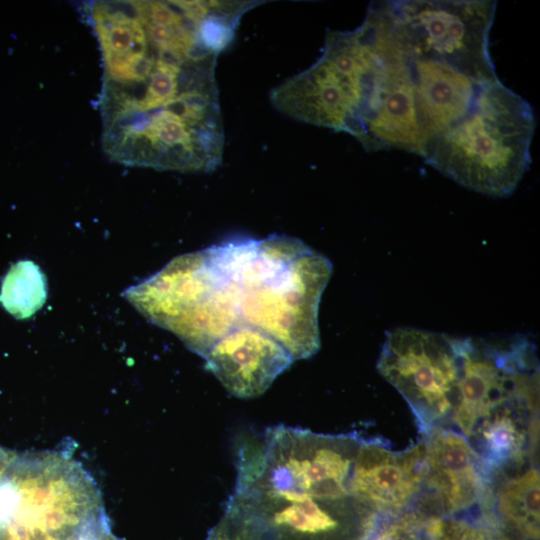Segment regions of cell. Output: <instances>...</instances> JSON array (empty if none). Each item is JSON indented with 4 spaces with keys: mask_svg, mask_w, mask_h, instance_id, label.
<instances>
[{
    "mask_svg": "<svg viewBox=\"0 0 540 540\" xmlns=\"http://www.w3.org/2000/svg\"><path fill=\"white\" fill-rule=\"evenodd\" d=\"M101 540H118L110 532L106 534Z\"/></svg>",
    "mask_w": 540,
    "mask_h": 540,
    "instance_id": "ffe728a7",
    "label": "cell"
},
{
    "mask_svg": "<svg viewBox=\"0 0 540 540\" xmlns=\"http://www.w3.org/2000/svg\"><path fill=\"white\" fill-rule=\"evenodd\" d=\"M47 296L44 274L33 261L15 263L5 275L0 303L15 318L25 319L40 309Z\"/></svg>",
    "mask_w": 540,
    "mask_h": 540,
    "instance_id": "2e32d148",
    "label": "cell"
},
{
    "mask_svg": "<svg viewBox=\"0 0 540 540\" xmlns=\"http://www.w3.org/2000/svg\"><path fill=\"white\" fill-rule=\"evenodd\" d=\"M203 358L224 388L243 399L263 394L294 361L278 341L245 324L219 338Z\"/></svg>",
    "mask_w": 540,
    "mask_h": 540,
    "instance_id": "4fadbf2b",
    "label": "cell"
},
{
    "mask_svg": "<svg viewBox=\"0 0 540 540\" xmlns=\"http://www.w3.org/2000/svg\"><path fill=\"white\" fill-rule=\"evenodd\" d=\"M423 454L421 442L394 451L381 439H361L355 458L350 493L381 515L406 511L421 491Z\"/></svg>",
    "mask_w": 540,
    "mask_h": 540,
    "instance_id": "7c38bea8",
    "label": "cell"
},
{
    "mask_svg": "<svg viewBox=\"0 0 540 540\" xmlns=\"http://www.w3.org/2000/svg\"><path fill=\"white\" fill-rule=\"evenodd\" d=\"M540 474L536 465L504 481L495 498V520L524 540H539Z\"/></svg>",
    "mask_w": 540,
    "mask_h": 540,
    "instance_id": "9a60e30c",
    "label": "cell"
},
{
    "mask_svg": "<svg viewBox=\"0 0 540 540\" xmlns=\"http://www.w3.org/2000/svg\"><path fill=\"white\" fill-rule=\"evenodd\" d=\"M539 403L507 402L485 417L468 439L491 478L536 452Z\"/></svg>",
    "mask_w": 540,
    "mask_h": 540,
    "instance_id": "5bb4252c",
    "label": "cell"
},
{
    "mask_svg": "<svg viewBox=\"0 0 540 540\" xmlns=\"http://www.w3.org/2000/svg\"><path fill=\"white\" fill-rule=\"evenodd\" d=\"M436 540H524L502 527L493 517L471 520L443 517Z\"/></svg>",
    "mask_w": 540,
    "mask_h": 540,
    "instance_id": "e0dca14e",
    "label": "cell"
},
{
    "mask_svg": "<svg viewBox=\"0 0 540 540\" xmlns=\"http://www.w3.org/2000/svg\"><path fill=\"white\" fill-rule=\"evenodd\" d=\"M496 1H377L363 27L379 46L410 61H435L499 80L489 52Z\"/></svg>",
    "mask_w": 540,
    "mask_h": 540,
    "instance_id": "277c9868",
    "label": "cell"
},
{
    "mask_svg": "<svg viewBox=\"0 0 540 540\" xmlns=\"http://www.w3.org/2000/svg\"><path fill=\"white\" fill-rule=\"evenodd\" d=\"M207 540H228L224 529L220 523H218L209 533Z\"/></svg>",
    "mask_w": 540,
    "mask_h": 540,
    "instance_id": "d6986e66",
    "label": "cell"
},
{
    "mask_svg": "<svg viewBox=\"0 0 540 540\" xmlns=\"http://www.w3.org/2000/svg\"><path fill=\"white\" fill-rule=\"evenodd\" d=\"M535 118L500 80L483 87L468 111L425 144L420 156L458 184L508 196L527 171Z\"/></svg>",
    "mask_w": 540,
    "mask_h": 540,
    "instance_id": "3957f363",
    "label": "cell"
},
{
    "mask_svg": "<svg viewBox=\"0 0 540 540\" xmlns=\"http://www.w3.org/2000/svg\"><path fill=\"white\" fill-rule=\"evenodd\" d=\"M238 289L242 324L278 341L294 360L320 348L318 309L331 262L297 238L271 235L216 244Z\"/></svg>",
    "mask_w": 540,
    "mask_h": 540,
    "instance_id": "7a4b0ae2",
    "label": "cell"
},
{
    "mask_svg": "<svg viewBox=\"0 0 540 540\" xmlns=\"http://www.w3.org/2000/svg\"><path fill=\"white\" fill-rule=\"evenodd\" d=\"M377 370L404 398L424 436L451 420L459 376V338L412 327L386 337Z\"/></svg>",
    "mask_w": 540,
    "mask_h": 540,
    "instance_id": "30bf717a",
    "label": "cell"
},
{
    "mask_svg": "<svg viewBox=\"0 0 540 540\" xmlns=\"http://www.w3.org/2000/svg\"><path fill=\"white\" fill-rule=\"evenodd\" d=\"M102 64V147L118 163L198 172L223 151L217 55L179 1H93Z\"/></svg>",
    "mask_w": 540,
    "mask_h": 540,
    "instance_id": "6da1fadb",
    "label": "cell"
},
{
    "mask_svg": "<svg viewBox=\"0 0 540 540\" xmlns=\"http://www.w3.org/2000/svg\"><path fill=\"white\" fill-rule=\"evenodd\" d=\"M511 401L539 403L535 345L522 335L459 338V376L451 416L469 439L479 423Z\"/></svg>",
    "mask_w": 540,
    "mask_h": 540,
    "instance_id": "9c48e42d",
    "label": "cell"
},
{
    "mask_svg": "<svg viewBox=\"0 0 540 540\" xmlns=\"http://www.w3.org/2000/svg\"><path fill=\"white\" fill-rule=\"evenodd\" d=\"M380 516L353 496L234 491L219 523L228 540H366Z\"/></svg>",
    "mask_w": 540,
    "mask_h": 540,
    "instance_id": "ba28073f",
    "label": "cell"
},
{
    "mask_svg": "<svg viewBox=\"0 0 540 540\" xmlns=\"http://www.w3.org/2000/svg\"><path fill=\"white\" fill-rule=\"evenodd\" d=\"M422 487L427 489L425 507L419 510L441 517H457L487 497L490 478L460 432L439 427L424 435ZM421 492V491H420Z\"/></svg>",
    "mask_w": 540,
    "mask_h": 540,
    "instance_id": "8fae6325",
    "label": "cell"
},
{
    "mask_svg": "<svg viewBox=\"0 0 540 540\" xmlns=\"http://www.w3.org/2000/svg\"><path fill=\"white\" fill-rule=\"evenodd\" d=\"M379 76V57L363 32L329 31L322 56L272 90V104L300 121L359 138Z\"/></svg>",
    "mask_w": 540,
    "mask_h": 540,
    "instance_id": "52a82bcc",
    "label": "cell"
},
{
    "mask_svg": "<svg viewBox=\"0 0 540 540\" xmlns=\"http://www.w3.org/2000/svg\"><path fill=\"white\" fill-rule=\"evenodd\" d=\"M366 540H402L401 525L396 515H381Z\"/></svg>",
    "mask_w": 540,
    "mask_h": 540,
    "instance_id": "ac0fdd59",
    "label": "cell"
},
{
    "mask_svg": "<svg viewBox=\"0 0 540 540\" xmlns=\"http://www.w3.org/2000/svg\"><path fill=\"white\" fill-rule=\"evenodd\" d=\"M125 296L201 357L228 331L243 325L237 285L213 245L174 258Z\"/></svg>",
    "mask_w": 540,
    "mask_h": 540,
    "instance_id": "5b68a950",
    "label": "cell"
},
{
    "mask_svg": "<svg viewBox=\"0 0 540 540\" xmlns=\"http://www.w3.org/2000/svg\"><path fill=\"white\" fill-rule=\"evenodd\" d=\"M356 433L320 434L276 426L237 442L234 491L288 497H351L350 480L361 442Z\"/></svg>",
    "mask_w": 540,
    "mask_h": 540,
    "instance_id": "8992f818",
    "label": "cell"
}]
</instances>
